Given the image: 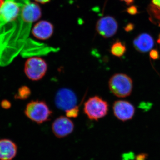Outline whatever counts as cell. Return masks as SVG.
Returning <instances> with one entry per match:
<instances>
[{
  "label": "cell",
  "mask_w": 160,
  "mask_h": 160,
  "mask_svg": "<svg viewBox=\"0 0 160 160\" xmlns=\"http://www.w3.org/2000/svg\"><path fill=\"white\" fill-rule=\"evenodd\" d=\"M126 50L125 44L122 42L117 41L112 46L110 52L112 55L117 57H121L125 54Z\"/></svg>",
  "instance_id": "obj_12"
},
{
  "label": "cell",
  "mask_w": 160,
  "mask_h": 160,
  "mask_svg": "<svg viewBox=\"0 0 160 160\" xmlns=\"http://www.w3.org/2000/svg\"><path fill=\"white\" fill-rule=\"evenodd\" d=\"M48 70V64L44 59L38 57L29 58L26 61L24 71L26 76L32 81L42 79Z\"/></svg>",
  "instance_id": "obj_4"
},
{
  "label": "cell",
  "mask_w": 160,
  "mask_h": 160,
  "mask_svg": "<svg viewBox=\"0 0 160 160\" xmlns=\"http://www.w3.org/2000/svg\"><path fill=\"white\" fill-rule=\"evenodd\" d=\"M25 114L29 119L40 124L49 120L52 112L46 102L36 100L26 105Z\"/></svg>",
  "instance_id": "obj_2"
},
{
  "label": "cell",
  "mask_w": 160,
  "mask_h": 160,
  "mask_svg": "<svg viewBox=\"0 0 160 160\" xmlns=\"http://www.w3.org/2000/svg\"><path fill=\"white\" fill-rule=\"evenodd\" d=\"M53 33V26L48 21H41L35 25L32 33L38 39L46 40L51 37Z\"/></svg>",
  "instance_id": "obj_9"
},
{
  "label": "cell",
  "mask_w": 160,
  "mask_h": 160,
  "mask_svg": "<svg viewBox=\"0 0 160 160\" xmlns=\"http://www.w3.org/2000/svg\"><path fill=\"white\" fill-rule=\"evenodd\" d=\"M83 111L89 119L98 121L108 114L109 104L102 98L95 96L85 103Z\"/></svg>",
  "instance_id": "obj_3"
},
{
  "label": "cell",
  "mask_w": 160,
  "mask_h": 160,
  "mask_svg": "<svg viewBox=\"0 0 160 160\" xmlns=\"http://www.w3.org/2000/svg\"><path fill=\"white\" fill-rule=\"evenodd\" d=\"M149 56H150V57L153 60L158 59L159 58V54L158 52V50H155V49H153V50H151L150 51Z\"/></svg>",
  "instance_id": "obj_15"
},
{
  "label": "cell",
  "mask_w": 160,
  "mask_h": 160,
  "mask_svg": "<svg viewBox=\"0 0 160 160\" xmlns=\"http://www.w3.org/2000/svg\"><path fill=\"white\" fill-rule=\"evenodd\" d=\"M35 1L41 4H45V3L48 2L50 0H35Z\"/></svg>",
  "instance_id": "obj_19"
},
{
  "label": "cell",
  "mask_w": 160,
  "mask_h": 160,
  "mask_svg": "<svg viewBox=\"0 0 160 160\" xmlns=\"http://www.w3.org/2000/svg\"><path fill=\"white\" fill-rule=\"evenodd\" d=\"M152 3L156 8L160 10V0H152Z\"/></svg>",
  "instance_id": "obj_18"
},
{
  "label": "cell",
  "mask_w": 160,
  "mask_h": 160,
  "mask_svg": "<svg viewBox=\"0 0 160 160\" xmlns=\"http://www.w3.org/2000/svg\"><path fill=\"white\" fill-rule=\"evenodd\" d=\"M133 44L137 50L142 53H145L152 49L154 45V41L150 35L143 33L135 38Z\"/></svg>",
  "instance_id": "obj_11"
},
{
  "label": "cell",
  "mask_w": 160,
  "mask_h": 160,
  "mask_svg": "<svg viewBox=\"0 0 160 160\" xmlns=\"http://www.w3.org/2000/svg\"><path fill=\"white\" fill-rule=\"evenodd\" d=\"M5 1L4 0H0V9H1V7L2 6L3 3H4Z\"/></svg>",
  "instance_id": "obj_21"
},
{
  "label": "cell",
  "mask_w": 160,
  "mask_h": 160,
  "mask_svg": "<svg viewBox=\"0 0 160 160\" xmlns=\"http://www.w3.org/2000/svg\"><path fill=\"white\" fill-rule=\"evenodd\" d=\"M118 29L116 20L111 16H106L101 18L97 24V30L101 36L105 38L113 36Z\"/></svg>",
  "instance_id": "obj_8"
},
{
  "label": "cell",
  "mask_w": 160,
  "mask_h": 160,
  "mask_svg": "<svg viewBox=\"0 0 160 160\" xmlns=\"http://www.w3.org/2000/svg\"><path fill=\"white\" fill-rule=\"evenodd\" d=\"M122 1L126 2L127 4H131V3L132 2L133 0H122Z\"/></svg>",
  "instance_id": "obj_20"
},
{
  "label": "cell",
  "mask_w": 160,
  "mask_h": 160,
  "mask_svg": "<svg viewBox=\"0 0 160 160\" xmlns=\"http://www.w3.org/2000/svg\"><path fill=\"white\" fill-rule=\"evenodd\" d=\"M112 109L115 116L123 122L131 119L135 111L134 106L131 103L123 100L115 102Z\"/></svg>",
  "instance_id": "obj_7"
},
{
  "label": "cell",
  "mask_w": 160,
  "mask_h": 160,
  "mask_svg": "<svg viewBox=\"0 0 160 160\" xmlns=\"http://www.w3.org/2000/svg\"><path fill=\"white\" fill-rule=\"evenodd\" d=\"M77 100L76 95L72 90L62 88L56 94L55 103L59 109L66 112L77 106Z\"/></svg>",
  "instance_id": "obj_5"
},
{
  "label": "cell",
  "mask_w": 160,
  "mask_h": 160,
  "mask_svg": "<svg viewBox=\"0 0 160 160\" xmlns=\"http://www.w3.org/2000/svg\"><path fill=\"white\" fill-rule=\"evenodd\" d=\"M79 108L78 106H76L72 109L66 111V115L68 118H77L79 114Z\"/></svg>",
  "instance_id": "obj_14"
},
{
  "label": "cell",
  "mask_w": 160,
  "mask_h": 160,
  "mask_svg": "<svg viewBox=\"0 0 160 160\" xmlns=\"http://www.w3.org/2000/svg\"><path fill=\"white\" fill-rule=\"evenodd\" d=\"M128 12L131 14H135L137 13L138 10L135 6H131L128 8Z\"/></svg>",
  "instance_id": "obj_17"
},
{
  "label": "cell",
  "mask_w": 160,
  "mask_h": 160,
  "mask_svg": "<svg viewBox=\"0 0 160 160\" xmlns=\"http://www.w3.org/2000/svg\"><path fill=\"white\" fill-rule=\"evenodd\" d=\"M1 106L4 109H8L11 107V103L8 100H3L1 102Z\"/></svg>",
  "instance_id": "obj_16"
},
{
  "label": "cell",
  "mask_w": 160,
  "mask_h": 160,
  "mask_svg": "<svg viewBox=\"0 0 160 160\" xmlns=\"http://www.w3.org/2000/svg\"><path fill=\"white\" fill-rule=\"evenodd\" d=\"M74 128V123L67 117H59L54 120L52 125L53 133L58 138L66 137L71 134Z\"/></svg>",
  "instance_id": "obj_6"
},
{
  "label": "cell",
  "mask_w": 160,
  "mask_h": 160,
  "mask_svg": "<svg viewBox=\"0 0 160 160\" xmlns=\"http://www.w3.org/2000/svg\"><path fill=\"white\" fill-rule=\"evenodd\" d=\"M18 152L15 143L8 139L0 140V160L13 159Z\"/></svg>",
  "instance_id": "obj_10"
},
{
  "label": "cell",
  "mask_w": 160,
  "mask_h": 160,
  "mask_svg": "<svg viewBox=\"0 0 160 160\" xmlns=\"http://www.w3.org/2000/svg\"><path fill=\"white\" fill-rule=\"evenodd\" d=\"M109 87L110 91L116 96L126 98L131 94L133 88V82L127 75L116 73L109 79Z\"/></svg>",
  "instance_id": "obj_1"
},
{
  "label": "cell",
  "mask_w": 160,
  "mask_h": 160,
  "mask_svg": "<svg viewBox=\"0 0 160 160\" xmlns=\"http://www.w3.org/2000/svg\"><path fill=\"white\" fill-rule=\"evenodd\" d=\"M31 90L28 86H24L19 88L17 93L15 95L16 99L26 100L28 98L31 94Z\"/></svg>",
  "instance_id": "obj_13"
},
{
  "label": "cell",
  "mask_w": 160,
  "mask_h": 160,
  "mask_svg": "<svg viewBox=\"0 0 160 160\" xmlns=\"http://www.w3.org/2000/svg\"><path fill=\"white\" fill-rule=\"evenodd\" d=\"M158 43L160 45V34L159 36L158 39Z\"/></svg>",
  "instance_id": "obj_22"
}]
</instances>
